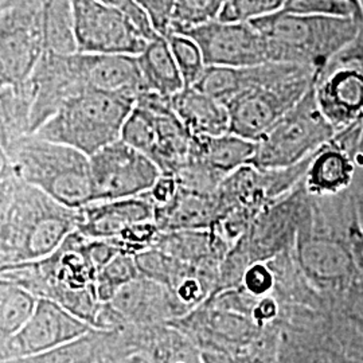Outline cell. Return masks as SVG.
I'll return each instance as SVG.
<instances>
[{"mask_svg":"<svg viewBox=\"0 0 363 363\" xmlns=\"http://www.w3.org/2000/svg\"><path fill=\"white\" fill-rule=\"evenodd\" d=\"M35 93L28 79L19 86H0L1 147L31 135V113Z\"/></svg>","mask_w":363,"mask_h":363,"instance_id":"cell-24","label":"cell"},{"mask_svg":"<svg viewBox=\"0 0 363 363\" xmlns=\"http://www.w3.org/2000/svg\"><path fill=\"white\" fill-rule=\"evenodd\" d=\"M135 3L148 16L156 33L167 37L171 33L175 0H135Z\"/></svg>","mask_w":363,"mask_h":363,"instance_id":"cell-33","label":"cell"},{"mask_svg":"<svg viewBox=\"0 0 363 363\" xmlns=\"http://www.w3.org/2000/svg\"><path fill=\"white\" fill-rule=\"evenodd\" d=\"M171 105L193 136H220L230 130L228 108L194 86H186L177 93Z\"/></svg>","mask_w":363,"mask_h":363,"instance_id":"cell-19","label":"cell"},{"mask_svg":"<svg viewBox=\"0 0 363 363\" xmlns=\"http://www.w3.org/2000/svg\"><path fill=\"white\" fill-rule=\"evenodd\" d=\"M242 289L253 298H261L268 296L276 286V277L272 269L262 261L252 262L241 280Z\"/></svg>","mask_w":363,"mask_h":363,"instance_id":"cell-32","label":"cell"},{"mask_svg":"<svg viewBox=\"0 0 363 363\" xmlns=\"http://www.w3.org/2000/svg\"><path fill=\"white\" fill-rule=\"evenodd\" d=\"M288 13L310 16L354 18L361 25V11L357 0H286Z\"/></svg>","mask_w":363,"mask_h":363,"instance_id":"cell-31","label":"cell"},{"mask_svg":"<svg viewBox=\"0 0 363 363\" xmlns=\"http://www.w3.org/2000/svg\"><path fill=\"white\" fill-rule=\"evenodd\" d=\"M166 38L169 40L171 52L181 70L184 88L194 86L206 69L199 46L190 37L183 34L171 33Z\"/></svg>","mask_w":363,"mask_h":363,"instance_id":"cell-29","label":"cell"},{"mask_svg":"<svg viewBox=\"0 0 363 363\" xmlns=\"http://www.w3.org/2000/svg\"><path fill=\"white\" fill-rule=\"evenodd\" d=\"M136 103L147 106L154 121V148L150 159L162 174L174 175L190 156L193 135L172 109L171 99L152 91H142Z\"/></svg>","mask_w":363,"mask_h":363,"instance_id":"cell-16","label":"cell"},{"mask_svg":"<svg viewBox=\"0 0 363 363\" xmlns=\"http://www.w3.org/2000/svg\"><path fill=\"white\" fill-rule=\"evenodd\" d=\"M357 225H358V228L361 229V232L363 233V199H361L359 206H358V220H357Z\"/></svg>","mask_w":363,"mask_h":363,"instance_id":"cell-40","label":"cell"},{"mask_svg":"<svg viewBox=\"0 0 363 363\" xmlns=\"http://www.w3.org/2000/svg\"><path fill=\"white\" fill-rule=\"evenodd\" d=\"M218 217L220 202L217 193L193 194L179 189L169 205L155 208V223L160 232L210 230Z\"/></svg>","mask_w":363,"mask_h":363,"instance_id":"cell-20","label":"cell"},{"mask_svg":"<svg viewBox=\"0 0 363 363\" xmlns=\"http://www.w3.org/2000/svg\"><path fill=\"white\" fill-rule=\"evenodd\" d=\"M279 315V306L274 298L271 296L257 298L255 303V307L250 313V319L262 328L264 325L272 323L273 320Z\"/></svg>","mask_w":363,"mask_h":363,"instance_id":"cell-35","label":"cell"},{"mask_svg":"<svg viewBox=\"0 0 363 363\" xmlns=\"http://www.w3.org/2000/svg\"><path fill=\"white\" fill-rule=\"evenodd\" d=\"M226 1L228 0H175L171 33L183 34L195 27L217 21Z\"/></svg>","mask_w":363,"mask_h":363,"instance_id":"cell-28","label":"cell"},{"mask_svg":"<svg viewBox=\"0 0 363 363\" xmlns=\"http://www.w3.org/2000/svg\"><path fill=\"white\" fill-rule=\"evenodd\" d=\"M78 52L132 55L143 52L154 37L128 15L97 0H73Z\"/></svg>","mask_w":363,"mask_h":363,"instance_id":"cell-9","label":"cell"},{"mask_svg":"<svg viewBox=\"0 0 363 363\" xmlns=\"http://www.w3.org/2000/svg\"><path fill=\"white\" fill-rule=\"evenodd\" d=\"M38 298L26 288L0 279V342L26 325L37 308Z\"/></svg>","mask_w":363,"mask_h":363,"instance_id":"cell-26","label":"cell"},{"mask_svg":"<svg viewBox=\"0 0 363 363\" xmlns=\"http://www.w3.org/2000/svg\"><path fill=\"white\" fill-rule=\"evenodd\" d=\"M43 3L0 10V86L23 85L43 57Z\"/></svg>","mask_w":363,"mask_h":363,"instance_id":"cell-8","label":"cell"},{"mask_svg":"<svg viewBox=\"0 0 363 363\" xmlns=\"http://www.w3.org/2000/svg\"><path fill=\"white\" fill-rule=\"evenodd\" d=\"M91 240L74 232L46 259L0 267V279L50 298L96 328L104 303L96 292L99 268L91 259Z\"/></svg>","mask_w":363,"mask_h":363,"instance_id":"cell-2","label":"cell"},{"mask_svg":"<svg viewBox=\"0 0 363 363\" xmlns=\"http://www.w3.org/2000/svg\"><path fill=\"white\" fill-rule=\"evenodd\" d=\"M77 232L89 240H115L133 226L155 220V206L147 196L93 202L79 208Z\"/></svg>","mask_w":363,"mask_h":363,"instance_id":"cell-17","label":"cell"},{"mask_svg":"<svg viewBox=\"0 0 363 363\" xmlns=\"http://www.w3.org/2000/svg\"><path fill=\"white\" fill-rule=\"evenodd\" d=\"M257 143L232 132L220 136H193L190 156L225 178L237 169L252 164Z\"/></svg>","mask_w":363,"mask_h":363,"instance_id":"cell-21","label":"cell"},{"mask_svg":"<svg viewBox=\"0 0 363 363\" xmlns=\"http://www.w3.org/2000/svg\"><path fill=\"white\" fill-rule=\"evenodd\" d=\"M349 250L355 269L363 274V233L358 225L352 226L349 232Z\"/></svg>","mask_w":363,"mask_h":363,"instance_id":"cell-36","label":"cell"},{"mask_svg":"<svg viewBox=\"0 0 363 363\" xmlns=\"http://www.w3.org/2000/svg\"><path fill=\"white\" fill-rule=\"evenodd\" d=\"M318 105L337 132L363 123V67L333 60L313 85Z\"/></svg>","mask_w":363,"mask_h":363,"instance_id":"cell-13","label":"cell"},{"mask_svg":"<svg viewBox=\"0 0 363 363\" xmlns=\"http://www.w3.org/2000/svg\"><path fill=\"white\" fill-rule=\"evenodd\" d=\"M267 42L269 62L308 66L318 74L357 38L354 18L298 15L281 10L253 21Z\"/></svg>","mask_w":363,"mask_h":363,"instance_id":"cell-4","label":"cell"},{"mask_svg":"<svg viewBox=\"0 0 363 363\" xmlns=\"http://www.w3.org/2000/svg\"><path fill=\"white\" fill-rule=\"evenodd\" d=\"M123 363H150L145 358H144L142 354H135V355H132L130 358H128L125 362Z\"/></svg>","mask_w":363,"mask_h":363,"instance_id":"cell-39","label":"cell"},{"mask_svg":"<svg viewBox=\"0 0 363 363\" xmlns=\"http://www.w3.org/2000/svg\"><path fill=\"white\" fill-rule=\"evenodd\" d=\"M298 267L307 277L325 284H339L347 281L355 267L349 247L323 237L298 238Z\"/></svg>","mask_w":363,"mask_h":363,"instance_id":"cell-18","label":"cell"},{"mask_svg":"<svg viewBox=\"0 0 363 363\" xmlns=\"http://www.w3.org/2000/svg\"><path fill=\"white\" fill-rule=\"evenodd\" d=\"M103 4H106L109 7H113L116 10H120L121 13L128 15L130 19L143 30L145 34L154 37L157 33L154 30V27L151 25L148 16L145 15L143 10L135 3V0H97Z\"/></svg>","mask_w":363,"mask_h":363,"instance_id":"cell-34","label":"cell"},{"mask_svg":"<svg viewBox=\"0 0 363 363\" xmlns=\"http://www.w3.org/2000/svg\"><path fill=\"white\" fill-rule=\"evenodd\" d=\"M138 64L142 73L144 91H152L172 99L184 89L181 70L166 37L156 34L143 52L138 55Z\"/></svg>","mask_w":363,"mask_h":363,"instance_id":"cell-22","label":"cell"},{"mask_svg":"<svg viewBox=\"0 0 363 363\" xmlns=\"http://www.w3.org/2000/svg\"><path fill=\"white\" fill-rule=\"evenodd\" d=\"M354 172L355 163L350 152L333 139L312 156L304 177L310 191L328 194L346 189Z\"/></svg>","mask_w":363,"mask_h":363,"instance_id":"cell-23","label":"cell"},{"mask_svg":"<svg viewBox=\"0 0 363 363\" xmlns=\"http://www.w3.org/2000/svg\"><path fill=\"white\" fill-rule=\"evenodd\" d=\"M203 352V363H234L233 355L228 354H220V352Z\"/></svg>","mask_w":363,"mask_h":363,"instance_id":"cell-38","label":"cell"},{"mask_svg":"<svg viewBox=\"0 0 363 363\" xmlns=\"http://www.w3.org/2000/svg\"><path fill=\"white\" fill-rule=\"evenodd\" d=\"M0 166L67 208L93 202L91 157L65 144L27 135L1 147Z\"/></svg>","mask_w":363,"mask_h":363,"instance_id":"cell-3","label":"cell"},{"mask_svg":"<svg viewBox=\"0 0 363 363\" xmlns=\"http://www.w3.org/2000/svg\"><path fill=\"white\" fill-rule=\"evenodd\" d=\"M199 46L206 66L249 67L268 64L267 42L252 23L214 21L183 33Z\"/></svg>","mask_w":363,"mask_h":363,"instance_id":"cell-12","label":"cell"},{"mask_svg":"<svg viewBox=\"0 0 363 363\" xmlns=\"http://www.w3.org/2000/svg\"><path fill=\"white\" fill-rule=\"evenodd\" d=\"M45 52H78L73 0H45L42 10Z\"/></svg>","mask_w":363,"mask_h":363,"instance_id":"cell-25","label":"cell"},{"mask_svg":"<svg viewBox=\"0 0 363 363\" xmlns=\"http://www.w3.org/2000/svg\"><path fill=\"white\" fill-rule=\"evenodd\" d=\"M125 325H167L187 315L167 286L140 276L109 301Z\"/></svg>","mask_w":363,"mask_h":363,"instance_id":"cell-15","label":"cell"},{"mask_svg":"<svg viewBox=\"0 0 363 363\" xmlns=\"http://www.w3.org/2000/svg\"><path fill=\"white\" fill-rule=\"evenodd\" d=\"M334 60L363 67V26L361 27V31L358 33L357 38L347 46V49H345Z\"/></svg>","mask_w":363,"mask_h":363,"instance_id":"cell-37","label":"cell"},{"mask_svg":"<svg viewBox=\"0 0 363 363\" xmlns=\"http://www.w3.org/2000/svg\"><path fill=\"white\" fill-rule=\"evenodd\" d=\"M0 267L46 259L74 233L79 208L57 202L0 166Z\"/></svg>","mask_w":363,"mask_h":363,"instance_id":"cell-1","label":"cell"},{"mask_svg":"<svg viewBox=\"0 0 363 363\" xmlns=\"http://www.w3.org/2000/svg\"><path fill=\"white\" fill-rule=\"evenodd\" d=\"M93 327L50 298H39L26 325L0 342V361H13L42 354L84 337Z\"/></svg>","mask_w":363,"mask_h":363,"instance_id":"cell-11","label":"cell"},{"mask_svg":"<svg viewBox=\"0 0 363 363\" xmlns=\"http://www.w3.org/2000/svg\"><path fill=\"white\" fill-rule=\"evenodd\" d=\"M337 130L322 113L312 88L257 142L252 166L284 169L308 160L330 143Z\"/></svg>","mask_w":363,"mask_h":363,"instance_id":"cell-6","label":"cell"},{"mask_svg":"<svg viewBox=\"0 0 363 363\" xmlns=\"http://www.w3.org/2000/svg\"><path fill=\"white\" fill-rule=\"evenodd\" d=\"M139 351V328L91 330L62 346L42 354L1 363H123Z\"/></svg>","mask_w":363,"mask_h":363,"instance_id":"cell-14","label":"cell"},{"mask_svg":"<svg viewBox=\"0 0 363 363\" xmlns=\"http://www.w3.org/2000/svg\"><path fill=\"white\" fill-rule=\"evenodd\" d=\"M138 96L130 91H86L69 99L35 133L91 156L121 139Z\"/></svg>","mask_w":363,"mask_h":363,"instance_id":"cell-5","label":"cell"},{"mask_svg":"<svg viewBox=\"0 0 363 363\" xmlns=\"http://www.w3.org/2000/svg\"><path fill=\"white\" fill-rule=\"evenodd\" d=\"M139 277L140 272L135 256L118 253L99 271L96 281L97 298L100 303H109L123 286Z\"/></svg>","mask_w":363,"mask_h":363,"instance_id":"cell-27","label":"cell"},{"mask_svg":"<svg viewBox=\"0 0 363 363\" xmlns=\"http://www.w3.org/2000/svg\"><path fill=\"white\" fill-rule=\"evenodd\" d=\"M316 78L315 69L298 66L286 77L237 94L226 104L230 117L229 132L257 143L311 91Z\"/></svg>","mask_w":363,"mask_h":363,"instance_id":"cell-7","label":"cell"},{"mask_svg":"<svg viewBox=\"0 0 363 363\" xmlns=\"http://www.w3.org/2000/svg\"><path fill=\"white\" fill-rule=\"evenodd\" d=\"M286 0H228L217 21L223 23H252L284 10Z\"/></svg>","mask_w":363,"mask_h":363,"instance_id":"cell-30","label":"cell"},{"mask_svg":"<svg viewBox=\"0 0 363 363\" xmlns=\"http://www.w3.org/2000/svg\"><path fill=\"white\" fill-rule=\"evenodd\" d=\"M91 167L93 202L142 196L162 177L148 156L121 139L91 156Z\"/></svg>","mask_w":363,"mask_h":363,"instance_id":"cell-10","label":"cell"}]
</instances>
